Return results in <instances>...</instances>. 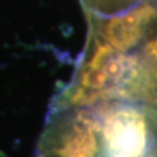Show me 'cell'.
<instances>
[{
  "mask_svg": "<svg viewBox=\"0 0 157 157\" xmlns=\"http://www.w3.org/2000/svg\"><path fill=\"white\" fill-rule=\"evenodd\" d=\"M35 157H104L94 107H49Z\"/></svg>",
  "mask_w": 157,
  "mask_h": 157,
  "instance_id": "cell-3",
  "label": "cell"
},
{
  "mask_svg": "<svg viewBox=\"0 0 157 157\" xmlns=\"http://www.w3.org/2000/svg\"><path fill=\"white\" fill-rule=\"evenodd\" d=\"M155 157H157V155H156V156H155Z\"/></svg>",
  "mask_w": 157,
  "mask_h": 157,
  "instance_id": "cell-8",
  "label": "cell"
},
{
  "mask_svg": "<svg viewBox=\"0 0 157 157\" xmlns=\"http://www.w3.org/2000/svg\"><path fill=\"white\" fill-rule=\"evenodd\" d=\"M87 33L114 49L130 52L139 45L157 17V5L146 0L127 11L102 17L85 13Z\"/></svg>",
  "mask_w": 157,
  "mask_h": 157,
  "instance_id": "cell-4",
  "label": "cell"
},
{
  "mask_svg": "<svg viewBox=\"0 0 157 157\" xmlns=\"http://www.w3.org/2000/svg\"><path fill=\"white\" fill-rule=\"evenodd\" d=\"M133 52L124 100L157 106V17Z\"/></svg>",
  "mask_w": 157,
  "mask_h": 157,
  "instance_id": "cell-5",
  "label": "cell"
},
{
  "mask_svg": "<svg viewBox=\"0 0 157 157\" xmlns=\"http://www.w3.org/2000/svg\"><path fill=\"white\" fill-rule=\"evenodd\" d=\"M83 6L84 13L95 15H114L134 7L146 0H79Z\"/></svg>",
  "mask_w": 157,
  "mask_h": 157,
  "instance_id": "cell-6",
  "label": "cell"
},
{
  "mask_svg": "<svg viewBox=\"0 0 157 157\" xmlns=\"http://www.w3.org/2000/svg\"><path fill=\"white\" fill-rule=\"evenodd\" d=\"M132 63V51H119L87 33L72 77L54 95L49 107L93 106L122 100Z\"/></svg>",
  "mask_w": 157,
  "mask_h": 157,
  "instance_id": "cell-1",
  "label": "cell"
},
{
  "mask_svg": "<svg viewBox=\"0 0 157 157\" xmlns=\"http://www.w3.org/2000/svg\"><path fill=\"white\" fill-rule=\"evenodd\" d=\"M100 122L104 157H155L157 106L111 100L93 105Z\"/></svg>",
  "mask_w": 157,
  "mask_h": 157,
  "instance_id": "cell-2",
  "label": "cell"
},
{
  "mask_svg": "<svg viewBox=\"0 0 157 157\" xmlns=\"http://www.w3.org/2000/svg\"><path fill=\"white\" fill-rule=\"evenodd\" d=\"M154 2H155V4L157 5V0H154Z\"/></svg>",
  "mask_w": 157,
  "mask_h": 157,
  "instance_id": "cell-7",
  "label": "cell"
}]
</instances>
